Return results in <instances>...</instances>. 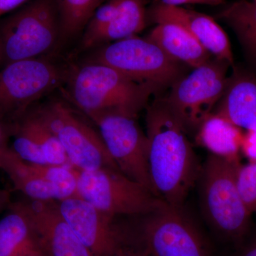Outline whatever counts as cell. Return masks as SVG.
<instances>
[{
  "label": "cell",
  "instance_id": "f546056e",
  "mask_svg": "<svg viewBox=\"0 0 256 256\" xmlns=\"http://www.w3.org/2000/svg\"><path fill=\"white\" fill-rule=\"evenodd\" d=\"M14 124L0 118V154L10 148L8 144L14 132Z\"/></svg>",
  "mask_w": 256,
  "mask_h": 256
},
{
  "label": "cell",
  "instance_id": "7c38bea8",
  "mask_svg": "<svg viewBox=\"0 0 256 256\" xmlns=\"http://www.w3.org/2000/svg\"><path fill=\"white\" fill-rule=\"evenodd\" d=\"M56 203L64 220L94 256H110L124 246L116 217L100 212L79 196Z\"/></svg>",
  "mask_w": 256,
  "mask_h": 256
},
{
  "label": "cell",
  "instance_id": "9a60e30c",
  "mask_svg": "<svg viewBox=\"0 0 256 256\" xmlns=\"http://www.w3.org/2000/svg\"><path fill=\"white\" fill-rule=\"evenodd\" d=\"M214 112L246 131L256 130V77L235 66Z\"/></svg>",
  "mask_w": 256,
  "mask_h": 256
},
{
  "label": "cell",
  "instance_id": "5bb4252c",
  "mask_svg": "<svg viewBox=\"0 0 256 256\" xmlns=\"http://www.w3.org/2000/svg\"><path fill=\"white\" fill-rule=\"evenodd\" d=\"M148 20L156 24L171 22L181 25L210 55L226 60L234 68V55L228 37L212 16L182 6L154 3L148 11Z\"/></svg>",
  "mask_w": 256,
  "mask_h": 256
},
{
  "label": "cell",
  "instance_id": "ac0fdd59",
  "mask_svg": "<svg viewBox=\"0 0 256 256\" xmlns=\"http://www.w3.org/2000/svg\"><path fill=\"white\" fill-rule=\"evenodd\" d=\"M244 136L242 129L232 124L222 114L213 112L202 122L196 132L197 144L210 154L230 160H239Z\"/></svg>",
  "mask_w": 256,
  "mask_h": 256
},
{
  "label": "cell",
  "instance_id": "d6a6232c",
  "mask_svg": "<svg viewBox=\"0 0 256 256\" xmlns=\"http://www.w3.org/2000/svg\"><path fill=\"white\" fill-rule=\"evenodd\" d=\"M138 250H133L128 246H122L110 256H137Z\"/></svg>",
  "mask_w": 256,
  "mask_h": 256
},
{
  "label": "cell",
  "instance_id": "8d00e7d4",
  "mask_svg": "<svg viewBox=\"0 0 256 256\" xmlns=\"http://www.w3.org/2000/svg\"><path fill=\"white\" fill-rule=\"evenodd\" d=\"M38 256H47L46 254H44V252H42V254H40V255H38Z\"/></svg>",
  "mask_w": 256,
  "mask_h": 256
},
{
  "label": "cell",
  "instance_id": "3957f363",
  "mask_svg": "<svg viewBox=\"0 0 256 256\" xmlns=\"http://www.w3.org/2000/svg\"><path fill=\"white\" fill-rule=\"evenodd\" d=\"M239 160L210 154L198 180L202 213L207 223L222 237L234 242L244 238L252 214L239 192Z\"/></svg>",
  "mask_w": 256,
  "mask_h": 256
},
{
  "label": "cell",
  "instance_id": "4fadbf2b",
  "mask_svg": "<svg viewBox=\"0 0 256 256\" xmlns=\"http://www.w3.org/2000/svg\"><path fill=\"white\" fill-rule=\"evenodd\" d=\"M13 203L28 217L40 248L47 256H95L64 220L56 201L26 198Z\"/></svg>",
  "mask_w": 256,
  "mask_h": 256
},
{
  "label": "cell",
  "instance_id": "cb8c5ba5",
  "mask_svg": "<svg viewBox=\"0 0 256 256\" xmlns=\"http://www.w3.org/2000/svg\"><path fill=\"white\" fill-rule=\"evenodd\" d=\"M120 0H108L96 10L89 20L82 38V47L84 50L92 48L97 37L114 20L118 8Z\"/></svg>",
  "mask_w": 256,
  "mask_h": 256
},
{
  "label": "cell",
  "instance_id": "277c9868",
  "mask_svg": "<svg viewBox=\"0 0 256 256\" xmlns=\"http://www.w3.org/2000/svg\"><path fill=\"white\" fill-rule=\"evenodd\" d=\"M94 48L86 62L105 64L158 92L185 75L184 64L172 58L146 37L131 36Z\"/></svg>",
  "mask_w": 256,
  "mask_h": 256
},
{
  "label": "cell",
  "instance_id": "8fae6325",
  "mask_svg": "<svg viewBox=\"0 0 256 256\" xmlns=\"http://www.w3.org/2000/svg\"><path fill=\"white\" fill-rule=\"evenodd\" d=\"M140 218L139 240L148 256H207L203 239L182 208L166 204Z\"/></svg>",
  "mask_w": 256,
  "mask_h": 256
},
{
  "label": "cell",
  "instance_id": "836d02e7",
  "mask_svg": "<svg viewBox=\"0 0 256 256\" xmlns=\"http://www.w3.org/2000/svg\"><path fill=\"white\" fill-rule=\"evenodd\" d=\"M238 256H256V240L246 247Z\"/></svg>",
  "mask_w": 256,
  "mask_h": 256
},
{
  "label": "cell",
  "instance_id": "603a6c76",
  "mask_svg": "<svg viewBox=\"0 0 256 256\" xmlns=\"http://www.w3.org/2000/svg\"><path fill=\"white\" fill-rule=\"evenodd\" d=\"M237 36L256 28V2L240 0L229 5L218 14Z\"/></svg>",
  "mask_w": 256,
  "mask_h": 256
},
{
  "label": "cell",
  "instance_id": "9c48e42d",
  "mask_svg": "<svg viewBox=\"0 0 256 256\" xmlns=\"http://www.w3.org/2000/svg\"><path fill=\"white\" fill-rule=\"evenodd\" d=\"M230 66L226 60L214 57L170 87L164 100L186 132L195 134L214 110L226 86Z\"/></svg>",
  "mask_w": 256,
  "mask_h": 256
},
{
  "label": "cell",
  "instance_id": "ffe728a7",
  "mask_svg": "<svg viewBox=\"0 0 256 256\" xmlns=\"http://www.w3.org/2000/svg\"><path fill=\"white\" fill-rule=\"evenodd\" d=\"M146 0H120L116 16L97 37L92 48L137 36L146 26Z\"/></svg>",
  "mask_w": 256,
  "mask_h": 256
},
{
  "label": "cell",
  "instance_id": "ba28073f",
  "mask_svg": "<svg viewBox=\"0 0 256 256\" xmlns=\"http://www.w3.org/2000/svg\"><path fill=\"white\" fill-rule=\"evenodd\" d=\"M31 110L58 138L73 168L84 171L119 170L98 130L68 104L53 100Z\"/></svg>",
  "mask_w": 256,
  "mask_h": 256
},
{
  "label": "cell",
  "instance_id": "d6986e66",
  "mask_svg": "<svg viewBox=\"0 0 256 256\" xmlns=\"http://www.w3.org/2000/svg\"><path fill=\"white\" fill-rule=\"evenodd\" d=\"M0 220V256H38L42 254L32 224L13 202Z\"/></svg>",
  "mask_w": 256,
  "mask_h": 256
},
{
  "label": "cell",
  "instance_id": "8992f818",
  "mask_svg": "<svg viewBox=\"0 0 256 256\" xmlns=\"http://www.w3.org/2000/svg\"><path fill=\"white\" fill-rule=\"evenodd\" d=\"M66 74L45 56L3 66L0 68V118L16 124L36 101L64 82Z\"/></svg>",
  "mask_w": 256,
  "mask_h": 256
},
{
  "label": "cell",
  "instance_id": "484cf974",
  "mask_svg": "<svg viewBox=\"0 0 256 256\" xmlns=\"http://www.w3.org/2000/svg\"><path fill=\"white\" fill-rule=\"evenodd\" d=\"M239 192L250 213L256 212V162L239 166L237 174Z\"/></svg>",
  "mask_w": 256,
  "mask_h": 256
},
{
  "label": "cell",
  "instance_id": "e0dca14e",
  "mask_svg": "<svg viewBox=\"0 0 256 256\" xmlns=\"http://www.w3.org/2000/svg\"><path fill=\"white\" fill-rule=\"evenodd\" d=\"M0 170L8 175L15 190L36 201H60L69 198L62 188L47 181L33 166L16 156L11 148L0 154Z\"/></svg>",
  "mask_w": 256,
  "mask_h": 256
},
{
  "label": "cell",
  "instance_id": "2e32d148",
  "mask_svg": "<svg viewBox=\"0 0 256 256\" xmlns=\"http://www.w3.org/2000/svg\"><path fill=\"white\" fill-rule=\"evenodd\" d=\"M156 24L146 38L173 60L194 68L212 58L210 52L181 25L171 22Z\"/></svg>",
  "mask_w": 256,
  "mask_h": 256
},
{
  "label": "cell",
  "instance_id": "f1b7e54d",
  "mask_svg": "<svg viewBox=\"0 0 256 256\" xmlns=\"http://www.w3.org/2000/svg\"><path fill=\"white\" fill-rule=\"evenodd\" d=\"M154 3L170 5V6H182L185 4L220 5L223 4L225 0H153Z\"/></svg>",
  "mask_w": 256,
  "mask_h": 256
},
{
  "label": "cell",
  "instance_id": "30bf717a",
  "mask_svg": "<svg viewBox=\"0 0 256 256\" xmlns=\"http://www.w3.org/2000/svg\"><path fill=\"white\" fill-rule=\"evenodd\" d=\"M89 119L97 126L120 171L156 194L148 164V138L138 124L137 117L112 112L96 114Z\"/></svg>",
  "mask_w": 256,
  "mask_h": 256
},
{
  "label": "cell",
  "instance_id": "83f0119b",
  "mask_svg": "<svg viewBox=\"0 0 256 256\" xmlns=\"http://www.w3.org/2000/svg\"><path fill=\"white\" fill-rule=\"evenodd\" d=\"M240 151L250 160V162H256V130L244 133Z\"/></svg>",
  "mask_w": 256,
  "mask_h": 256
},
{
  "label": "cell",
  "instance_id": "d4e9b609",
  "mask_svg": "<svg viewBox=\"0 0 256 256\" xmlns=\"http://www.w3.org/2000/svg\"><path fill=\"white\" fill-rule=\"evenodd\" d=\"M12 149L18 158L32 164L48 165L34 138L18 122L15 124Z\"/></svg>",
  "mask_w": 256,
  "mask_h": 256
},
{
  "label": "cell",
  "instance_id": "52a82bcc",
  "mask_svg": "<svg viewBox=\"0 0 256 256\" xmlns=\"http://www.w3.org/2000/svg\"><path fill=\"white\" fill-rule=\"evenodd\" d=\"M74 169L76 173L78 196L110 216L150 214L168 204L119 170Z\"/></svg>",
  "mask_w": 256,
  "mask_h": 256
},
{
  "label": "cell",
  "instance_id": "7402d4cb",
  "mask_svg": "<svg viewBox=\"0 0 256 256\" xmlns=\"http://www.w3.org/2000/svg\"><path fill=\"white\" fill-rule=\"evenodd\" d=\"M18 122L36 140L48 164L72 166L58 138L32 110Z\"/></svg>",
  "mask_w": 256,
  "mask_h": 256
},
{
  "label": "cell",
  "instance_id": "e575fe53",
  "mask_svg": "<svg viewBox=\"0 0 256 256\" xmlns=\"http://www.w3.org/2000/svg\"><path fill=\"white\" fill-rule=\"evenodd\" d=\"M2 67V55L1 44H0V68Z\"/></svg>",
  "mask_w": 256,
  "mask_h": 256
},
{
  "label": "cell",
  "instance_id": "6da1fadb",
  "mask_svg": "<svg viewBox=\"0 0 256 256\" xmlns=\"http://www.w3.org/2000/svg\"><path fill=\"white\" fill-rule=\"evenodd\" d=\"M146 109L148 164L154 193L170 206L182 208L202 166L188 133L164 98H158Z\"/></svg>",
  "mask_w": 256,
  "mask_h": 256
},
{
  "label": "cell",
  "instance_id": "1f68e13d",
  "mask_svg": "<svg viewBox=\"0 0 256 256\" xmlns=\"http://www.w3.org/2000/svg\"><path fill=\"white\" fill-rule=\"evenodd\" d=\"M12 194L9 190L0 188V212L9 208L12 204Z\"/></svg>",
  "mask_w": 256,
  "mask_h": 256
},
{
  "label": "cell",
  "instance_id": "44dd1931",
  "mask_svg": "<svg viewBox=\"0 0 256 256\" xmlns=\"http://www.w3.org/2000/svg\"><path fill=\"white\" fill-rule=\"evenodd\" d=\"M106 0H55L60 16V38L70 40L84 31L96 10Z\"/></svg>",
  "mask_w": 256,
  "mask_h": 256
},
{
  "label": "cell",
  "instance_id": "74e56055",
  "mask_svg": "<svg viewBox=\"0 0 256 256\" xmlns=\"http://www.w3.org/2000/svg\"><path fill=\"white\" fill-rule=\"evenodd\" d=\"M254 1H256V0H254Z\"/></svg>",
  "mask_w": 256,
  "mask_h": 256
},
{
  "label": "cell",
  "instance_id": "7a4b0ae2",
  "mask_svg": "<svg viewBox=\"0 0 256 256\" xmlns=\"http://www.w3.org/2000/svg\"><path fill=\"white\" fill-rule=\"evenodd\" d=\"M65 95L88 118L119 112L136 116L158 94L105 64L85 62L67 72Z\"/></svg>",
  "mask_w": 256,
  "mask_h": 256
},
{
  "label": "cell",
  "instance_id": "4316f807",
  "mask_svg": "<svg viewBox=\"0 0 256 256\" xmlns=\"http://www.w3.org/2000/svg\"><path fill=\"white\" fill-rule=\"evenodd\" d=\"M238 37L248 60L256 69V28L246 32Z\"/></svg>",
  "mask_w": 256,
  "mask_h": 256
},
{
  "label": "cell",
  "instance_id": "d590c367",
  "mask_svg": "<svg viewBox=\"0 0 256 256\" xmlns=\"http://www.w3.org/2000/svg\"><path fill=\"white\" fill-rule=\"evenodd\" d=\"M137 256H148L146 255V254H144V252H138V255H137Z\"/></svg>",
  "mask_w": 256,
  "mask_h": 256
},
{
  "label": "cell",
  "instance_id": "4dcf8cb0",
  "mask_svg": "<svg viewBox=\"0 0 256 256\" xmlns=\"http://www.w3.org/2000/svg\"><path fill=\"white\" fill-rule=\"evenodd\" d=\"M30 1L31 0H0V16Z\"/></svg>",
  "mask_w": 256,
  "mask_h": 256
},
{
  "label": "cell",
  "instance_id": "5b68a950",
  "mask_svg": "<svg viewBox=\"0 0 256 256\" xmlns=\"http://www.w3.org/2000/svg\"><path fill=\"white\" fill-rule=\"evenodd\" d=\"M60 40L55 0H31L0 24L2 66L44 56Z\"/></svg>",
  "mask_w": 256,
  "mask_h": 256
}]
</instances>
